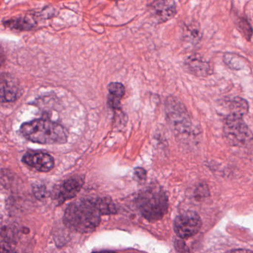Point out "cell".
<instances>
[{"mask_svg": "<svg viewBox=\"0 0 253 253\" xmlns=\"http://www.w3.org/2000/svg\"><path fill=\"white\" fill-rule=\"evenodd\" d=\"M102 214L97 199H80L69 204L65 211L63 222L72 230L88 233L99 226Z\"/></svg>", "mask_w": 253, "mask_h": 253, "instance_id": "cell-1", "label": "cell"}, {"mask_svg": "<svg viewBox=\"0 0 253 253\" xmlns=\"http://www.w3.org/2000/svg\"><path fill=\"white\" fill-rule=\"evenodd\" d=\"M20 132L23 137L41 144H63L68 134L60 124L48 120H35L22 125Z\"/></svg>", "mask_w": 253, "mask_h": 253, "instance_id": "cell-2", "label": "cell"}, {"mask_svg": "<svg viewBox=\"0 0 253 253\" xmlns=\"http://www.w3.org/2000/svg\"><path fill=\"white\" fill-rule=\"evenodd\" d=\"M140 214L150 222L162 218L168 211L167 194L161 187L151 186L138 194L135 200Z\"/></svg>", "mask_w": 253, "mask_h": 253, "instance_id": "cell-3", "label": "cell"}, {"mask_svg": "<svg viewBox=\"0 0 253 253\" xmlns=\"http://www.w3.org/2000/svg\"><path fill=\"white\" fill-rule=\"evenodd\" d=\"M224 133L231 144L240 147L253 145V134L242 116L230 114L224 123Z\"/></svg>", "mask_w": 253, "mask_h": 253, "instance_id": "cell-4", "label": "cell"}, {"mask_svg": "<svg viewBox=\"0 0 253 253\" xmlns=\"http://www.w3.org/2000/svg\"><path fill=\"white\" fill-rule=\"evenodd\" d=\"M202 226L201 217L195 211H184L177 216L174 229L179 238L186 239L196 235Z\"/></svg>", "mask_w": 253, "mask_h": 253, "instance_id": "cell-5", "label": "cell"}, {"mask_svg": "<svg viewBox=\"0 0 253 253\" xmlns=\"http://www.w3.org/2000/svg\"><path fill=\"white\" fill-rule=\"evenodd\" d=\"M151 17L157 24H162L174 18L177 14L174 0H153L147 5Z\"/></svg>", "mask_w": 253, "mask_h": 253, "instance_id": "cell-6", "label": "cell"}, {"mask_svg": "<svg viewBox=\"0 0 253 253\" xmlns=\"http://www.w3.org/2000/svg\"><path fill=\"white\" fill-rule=\"evenodd\" d=\"M167 109L173 127L180 132L187 131L191 122L183 104L177 99L170 97L167 99Z\"/></svg>", "mask_w": 253, "mask_h": 253, "instance_id": "cell-7", "label": "cell"}, {"mask_svg": "<svg viewBox=\"0 0 253 253\" xmlns=\"http://www.w3.org/2000/svg\"><path fill=\"white\" fill-rule=\"evenodd\" d=\"M23 162L42 172H48L54 167V158L49 154L42 152H26L23 156Z\"/></svg>", "mask_w": 253, "mask_h": 253, "instance_id": "cell-8", "label": "cell"}, {"mask_svg": "<svg viewBox=\"0 0 253 253\" xmlns=\"http://www.w3.org/2000/svg\"><path fill=\"white\" fill-rule=\"evenodd\" d=\"M18 81L9 74L1 75V101L10 103L15 101L22 94Z\"/></svg>", "mask_w": 253, "mask_h": 253, "instance_id": "cell-9", "label": "cell"}, {"mask_svg": "<svg viewBox=\"0 0 253 253\" xmlns=\"http://www.w3.org/2000/svg\"><path fill=\"white\" fill-rule=\"evenodd\" d=\"M183 66L186 72L199 78H205L212 74L210 63L198 54H192L186 57Z\"/></svg>", "mask_w": 253, "mask_h": 253, "instance_id": "cell-10", "label": "cell"}, {"mask_svg": "<svg viewBox=\"0 0 253 253\" xmlns=\"http://www.w3.org/2000/svg\"><path fill=\"white\" fill-rule=\"evenodd\" d=\"M84 183V178L80 176L71 177L66 180L59 189L57 194L58 204H63L67 200L72 199L81 191Z\"/></svg>", "mask_w": 253, "mask_h": 253, "instance_id": "cell-11", "label": "cell"}, {"mask_svg": "<svg viewBox=\"0 0 253 253\" xmlns=\"http://www.w3.org/2000/svg\"><path fill=\"white\" fill-rule=\"evenodd\" d=\"M203 32L201 25L196 20L186 22L182 25V38L188 43H199L202 39Z\"/></svg>", "mask_w": 253, "mask_h": 253, "instance_id": "cell-12", "label": "cell"}, {"mask_svg": "<svg viewBox=\"0 0 253 253\" xmlns=\"http://www.w3.org/2000/svg\"><path fill=\"white\" fill-rule=\"evenodd\" d=\"M2 24L7 29L17 32H30L36 29L37 23L29 16H18L5 20Z\"/></svg>", "mask_w": 253, "mask_h": 253, "instance_id": "cell-13", "label": "cell"}, {"mask_svg": "<svg viewBox=\"0 0 253 253\" xmlns=\"http://www.w3.org/2000/svg\"><path fill=\"white\" fill-rule=\"evenodd\" d=\"M108 105L112 109H119L121 107V99L125 95V87L121 83H111L108 85Z\"/></svg>", "mask_w": 253, "mask_h": 253, "instance_id": "cell-14", "label": "cell"}, {"mask_svg": "<svg viewBox=\"0 0 253 253\" xmlns=\"http://www.w3.org/2000/svg\"><path fill=\"white\" fill-rule=\"evenodd\" d=\"M229 109H230L231 111L230 114L243 117L248 113V103L244 99L236 97L231 100L230 104H229Z\"/></svg>", "mask_w": 253, "mask_h": 253, "instance_id": "cell-15", "label": "cell"}, {"mask_svg": "<svg viewBox=\"0 0 253 253\" xmlns=\"http://www.w3.org/2000/svg\"><path fill=\"white\" fill-rule=\"evenodd\" d=\"M235 26L244 39L247 40V41H251L253 35V29L247 18L239 17L235 21Z\"/></svg>", "mask_w": 253, "mask_h": 253, "instance_id": "cell-16", "label": "cell"}, {"mask_svg": "<svg viewBox=\"0 0 253 253\" xmlns=\"http://www.w3.org/2000/svg\"><path fill=\"white\" fill-rule=\"evenodd\" d=\"M223 61L224 63L227 65L228 66L232 63L230 67L231 69H235V70H240V69H242L241 67V66H243L241 64V62L238 59V57H236L235 55H232V54H226L224 56H223Z\"/></svg>", "mask_w": 253, "mask_h": 253, "instance_id": "cell-17", "label": "cell"}, {"mask_svg": "<svg viewBox=\"0 0 253 253\" xmlns=\"http://www.w3.org/2000/svg\"><path fill=\"white\" fill-rule=\"evenodd\" d=\"M134 175L137 177V179L141 180V181H143V180L146 178V171L142 168L135 169V170H134Z\"/></svg>", "mask_w": 253, "mask_h": 253, "instance_id": "cell-18", "label": "cell"}]
</instances>
